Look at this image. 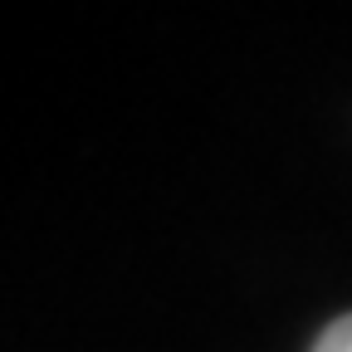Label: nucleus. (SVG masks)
<instances>
[{"label": "nucleus", "instance_id": "obj_1", "mask_svg": "<svg viewBox=\"0 0 352 352\" xmlns=\"http://www.w3.org/2000/svg\"><path fill=\"white\" fill-rule=\"evenodd\" d=\"M308 352H352V314L333 318V323L318 333V342L308 347Z\"/></svg>", "mask_w": 352, "mask_h": 352}]
</instances>
